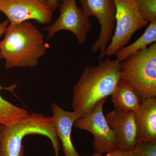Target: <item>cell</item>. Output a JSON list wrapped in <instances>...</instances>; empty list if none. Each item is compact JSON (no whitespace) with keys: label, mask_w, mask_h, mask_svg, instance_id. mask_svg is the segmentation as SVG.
Segmentation results:
<instances>
[{"label":"cell","mask_w":156,"mask_h":156,"mask_svg":"<svg viewBox=\"0 0 156 156\" xmlns=\"http://www.w3.org/2000/svg\"><path fill=\"white\" fill-rule=\"evenodd\" d=\"M121 61L102 59L97 65L87 66L74 86L72 106L80 118L90 112L100 101L112 95L123 79Z\"/></svg>","instance_id":"1"},{"label":"cell","mask_w":156,"mask_h":156,"mask_svg":"<svg viewBox=\"0 0 156 156\" xmlns=\"http://www.w3.org/2000/svg\"><path fill=\"white\" fill-rule=\"evenodd\" d=\"M4 34L0 54L5 60L6 69L37 66L50 47L41 31L28 21L9 23Z\"/></svg>","instance_id":"2"},{"label":"cell","mask_w":156,"mask_h":156,"mask_svg":"<svg viewBox=\"0 0 156 156\" xmlns=\"http://www.w3.org/2000/svg\"><path fill=\"white\" fill-rule=\"evenodd\" d=\"M43 135L51 141L55 156H59L62 146L54 128L53 117L32 113L16 122L2 126L0 132V156H23L24 136Z\"/></svg>","instance_id":"3"},{"label":"cell","mask_w":156,"mask_h":156,"mask_svg":"<svg viewBox=\"0 0 156 156\" xmlns=\"http://www.w3.org/2000/svg\"><path fill=\"white\" fill-rule=\"evenodd\" d=\"M123 79L132 86L141 101L156 97V42L121 61Z\"/></svg>","instance_id":"4"},{"label":"cell","mask_w":156,"mask_h":156,"mask_svg":"<svg viewBox=\"0 0 156 156\" xmlns=\"http://www.w3.org/2000/svg\"><path fill=\"white\" fill-rule=\"evenodd\" d=\"M116 7V25L105 55L114 56L128 44L132 36L148 23L140 13L135 0H112Z\"/></svg>","instance_id":"5"},{"label":"cell","mask_w":156,"mask_h":156,"mask_svg":"<svg viewBox=\"0 0 156 156\" xmlns=\"http://www.w3.org/2000/svg\"><path fill=\"white\" fill-rule=\"evenodd\" d=\"M107 98L100 101L87 115L76 120L74 127L90 132L94 136L93 148L95 152L108 153L118 149L116 138L103 114Z\"/></svg>","instance_id":"6"},{"label":"cell","mask_w":156,"mask_h":156,"mask_svg":"<svg viewBox=\"0 0 156 156\" xmlns=\"http://www.w3.org/2000/svg\"><path fill=\"white\" fill-rule=\"evenodd\" d=\"M85 16H95L101 26L100 34L91 47L95 53L100 50L99 61L106 56L105 51L113 35L115 22L116 7L112 0H79Z\"/></svg>","instance_id":"7"},{"label":"cell","mask_w":156,"mask_h":156,"mask_svg":"<svg viewBox=\"0 0 156 156\" xmlns=\"http://www.w3.org/2000/svg\"><path fill=\"white\" fill-rule=\"evenodd\" d=\"M58 19L53 24L44 28L48 33L47 39L52 38L59 31L66 30L76 36L78 43L82 44L87 39L91 28L89 18L86 17L82 9L78 7L76 0H60Z\"/></svg>","instance_id":"8"},{"label":"cell","mask_w":156,"mask_h":156,"mask_svg":"<svg viewBox=\"0 0 156 156\" xmlns=\"http://www.w3.org/2000/svg\"><path fill=\"white\" fill-rule=\"evenodd\" d=\"M0 11L10 23L33 20L41 25L50 23L53 13L47 0H0Z\"/></svg>","instance_id":"9"},{"label":"cell","mask_w":156,"mask_h":156,"mask_svg":"<svg viewBox=\"0 0 156 156\" xmlns=\"http://www.w3.org/2000/svg\"><path fill=\"white\" fill-rule=\"evenodd\" d=\"M105 117L116 138L118 149L133 150L136 143L134 112H120L114 109L107 114Z\"/></svg>","instance_id":"10"},{"label":"cell","mask_w":156,"mask_h":156,"mask_svg":"<svg viewBox=\"0 0 156 156\" xmlns=\"http://www.w3.org/2000/svg\"><path fill=\"white\" fill-rule=\"evenodd\" d=\"M54 128L62 148L65 156H81L76 151L72 141L73 126L80 117L75 112L64 110L56 103L51 105Z\"/></svg>","instance_id":"11"},{"label":"cell","mask_w":156,"mask_h":156,"mask_svg":"<svg viewBox=\"0 0 156 156\" xmlns=\"http://www.w3.org/2000/svg\"><path fill=\"white\" fill-rule=\"evenodd\" d=\"M134 118L136 143L156 142V98L142 101Z\"/></svg>","instance_id":"12"},{"label":"cell","mask_w":156,"mask_h":156,"mask_svg":"<svg viewBox=\"0 0 156 156\" xmlns=\"http://www.w3.org/2000/svg\"><path fill=\"white\" fill-rule=\"evenodd\" d=\"M115 110L122 112H135L142 101L134 87L124 79L120 80L112 95Z\"/></svg>","instance_id":"13"},{"label":"cell","mask_w":156,"mask_h":156,"mask_svg":"<svg viewBox=\"0 0 156 156\" xmlns=\"http://www.w3.org/2000/svg\"><path fill=\"white\" fill-rule=\"evenodd\" d=\"M156 42V20L149 22L145 32L135 42L119 50L115 54L116 58L123 61L130 55L146 49L149 45Z\"/></svg>","instance_id":"14"},{"label":"cell","mask_w":156,"mask_h":156,"mask_svg":"<svg viewBox=\"0 0 156 156\" xmlns=\"http://www.w3.org/2000/svg\"><path fill=\"white\" fill-rule=\"evenodd\" d=\"M17 86L16 84L8 87H3L0 85V91L6 89L13 92ZM29 113L25 109L16 106L4 99L0 94V125H11L21 119Z\"/></svg>","instance_id":"15"},{"label":"cell","mask_w":156,"mask_h":156,"mask_svg":"<svg viewBox=\"0 0 156 156\" xmlns=\"http://www.w3.org/2000/svg\"><path fill=\"white\" fill-rule=\"evenodd\" d=\"M140 13L147 22L156 20V0H135Z\"/></svg>","instance_id":"16"},{"label":"cell","mask_w":156,"mask_h":156,"mask_svg":"<svg viewBox=\"0 0 156 156\" xmlns=\"http://www.w3.org/2000/svg\"><path fill=\"white\" fill-rule=\"evenodd\" d=\"M134 150L137 152L140 156H156V142H137Z\"/></svg>","instance_id":"17"},{"label":"cell","mask_w":156,"mask_h":156,"mask_svg":"<svg viewBox=\"0 0 156 156\" xmlns=\"http://www.w3.org/2000/svg\"><path fill=\"white\" fill-rule=\"evenodd\" d=\"M108 156H140L137 152L135 150L126 151L116 150L106 154Z\"/></svg>","instance_id":"18"},{"label":"cell","mask_w":156,"mask_h":156,"mask_svg":"<svg viewBox=\"0 0 156 156\" xmlns=\"http://www.w3.org/2000/svg\"><path fill=\"white\" fill-rule=\"evenodd\" d=\"M9 23H10V21L8 19H6L2 22L0 23V38H1L2 35L5 34L6 29L9 26ZM0 42H1V41H0ZM2 56H1V54H0V59H2Z\"/></svg>","instance_id":"19"},{"label":"cell","mask_w":156,"mask_h":156,"mask_svg":"<svg viewBox=\"0 0 156 156\" xmlns=\"http://www.w3.org/2000/svg\"><path fill=\"white\" fill-rule=\"evenodd\" d=\"M50 8L53 11H55L60 5V0H47Z\"/></svg>","instance_id":"20"},{"label":"cell","mask_w":156,"mask_h":156,"mask_svg":"<svg viewBox=\"0 0 156 156\" xmlns=\"http://www.w3.org/2000/svg\"><path fill=\"white\" fill-rule=\"evenodd\" d=\"M84 156H108L107 155H103L102 154L99 153L95 152L94 154L92 155H85Z\"/></svg>","instance_id":"21"},{"label":"cell","mask_w":156,"mask_h":156,"mask_svg":"<svg viewBox=\"0 0 156 156\" xmlns=\"http://www.w3.org/2000/svg\"><path fill=\"white\" fill-rule=\"evenodd\" d=\"M2 125H0V132H1V130H2Z\"/></svg>","instance_id":"22"}]
</instances>
